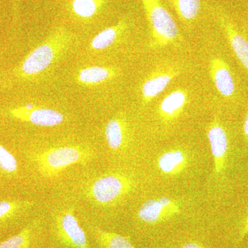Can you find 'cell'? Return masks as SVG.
Wrapping results in <instances>:
<instances>
[{
  "instance_id": "8992f818",
  "label": "cell",
  "mask_w": 248,
  "mask_h": 248,
  "mask_svg": "<svg viewBox=\"0 0 248 248\" xmlns=\"http://www.w3.org/2000/svg\"><path fill=\"white\" fill-rule=\"evenodd\" d=\"M133 187L130 178L122 174H108L98 178L86 188L88 198L100 206L107 207L120 202Z\"/></svg>"
},
{
  "instance_id": "9a60e30c",
  "label": "cell",
  "mask_w": 248,
  "mask_h": 248,
  "mask_svg": "<svg viewBox=\"0 0 248 248\" xmlns=\"http://www.w3.org/2000/svg\"><path fill=\"white\" fill-rule=\"evenodd\" d=\"M188 159L185 152L174 149L165 152L157 160L158 168L166 175L175 176L187 167Z\"/></svg>"
},
{
  "instance_id": "52a82bcc",
  "label": "cell",
  "mask_w": 248,
  "mask_h": 248,
  "mask_svg": "<svg viewBox=\"0 0 248 248\" xmlns=\"http://www.w3.org/2000/svg\"><path fill=\"white\" fill-rule=\"evenodd\" d=\"M182 72V66L174 62L161 63L148 74L141 86V99L143 106L148 105L164 92L169 85Z\"/></svg>"
},
{
  "instance_id": "5bb4252c",
  "label": "cell",
  "mask_w": 248,
  "mask_h": 248,
  "mask_svg": "<svg viewBox=\"0 0 248 248\" xmlns=\"http://www.w3.org/2000/svg\"><path fill=\"white\" fill-rule=\"evenodd\" d=\"M128 29V21L121 19L115 25L104 29L94 36L90 43L91 49L101 51L110 48L115 45Z\"/></svg>"
},
{
  "instance_id": "9c48e42d",
  "label": "cell",
  "mask_w": 248,
  "mask_h": 248,
  "mask_svg": "<svg viewBox=\"0 0 248 248\" xmlns=\"http://www.w3.org/2000/svg\"><path fill=\"white\" fill-rule=\"evenodd\" d=\"M207 135L213 156L215 172L217 175H219L226 169L229 149L228 130L219 116H214L211 123L209 124Z\"/></svg>"
},
{
  "instance_id": "44dd1931",
  "label": "cell",
  "mask_w": 248,
  "mask_h": 248,
  "mask_svg": "<svg viewBox=\"0 0 248 248\" xmlns=\"http://www.w3.org/2000/svg\"><path fill=\"white\" fill-rule=\"evenodd\" d=\"M34 224L28 225L19 234L0 243V248H29Z\"/></svg>"
},
{
  "instance_id": "d4e9b609",
  "label": "cell",
  "mask_w": 248,
  "mask_h": 248,
  "mask_svg": "<svg viewBox=\"0 0 248 248\" xmlns=\"http://www.w3.org/2000/svg\"><path fill=\"white\" fill-rule=\"evenodd\" d=\"M248 234V215L246 217V219L243 225L242 228H241V231L239 233V241H242L244 239L245 236Z\"/></svg>"
},
{
  "instance_id": "ffe728a7",
  "label": "cell",
  "mask_w": 248,
  "mask_h": 248,
  "mask_svg": "<svg viewBox=\"0 0 248 248\" xmlns=\"http://www.w3.org/2000/svg\"><path fill=\"white\" fill-rule=\"evenodd\" d=\"M33 203L24 201H2L0 202V222L9 219L21 212L30 208Z\"/></svg>"
},
{
  "instance_id": "30bf717a",
  "label": "cell",
  "mask_w": 248,
  "mask_h": 248,
  "mask_svg": "<svg viewBox=\"0 0 248 248\" xmlns=\"http://www.w3.org/2000/svg\"><path fill=\"white\" fill-rule=\"evenodd\" d=\"M180 206L169 197H161L147 201L138 212V217L143 223L156 224L169 219L180 213Z\"/></svg>"
},
{
  "instance_id": "2e32d148",
  "label": "cell",
  "mask_w": 248,
  "mask_h": 248,
  "mask_svg": "<svg viewBox=\"0 0 248 248\" xmlns=\"http://www.w3.org/2000/svg\"><path fill=\"white\" fill-rule=\"evenodd\" d=\"M106 4L107 0H71L68 10L80 20L89 21L97 16Z\"/></svg>"
},
{
  "instance_id": "277c9868",
  "label": "cell",
  "mask_w": 248,
  "mask_h": 248,
  "mask_svg": "<svg viewBox=\"0 0 248 248\" xmlns=\"http://www.w3.org/2000/svg\"><path fill=\"white\" fill-rule=\"evenodd\" d=\"M93 157L92 151L80 146L54 147L31 155V159L42 177H56L66 168L86 164Z\"/></svg>"
},
{
  "instance_id": "4316f807",
  "label": "cell",
  "mask_w": 248,
  "mask_h": 248,
  "mask_svg": "<svg viewBox=\"0 0 248 248\" xmlns=\"http://www.w3.org/2000/svg\"><path fill=\"white\" fill-rule=\"evenodd\" d=\"M12 1L13 6H14L15 17H16V19H17L18 6H19V3L20 0H12Z\"/></svg>"
},
{
  "instance_id": "6da1fadb",
  "label": "cell",
  "mask_w": 248,
  "mask_h": 248,
  "mask_svg": "<svg viewBox=\"0 0 248 248\" xmlns=\"http://www.w3.org/2000/svg\"><path fill=\"white\" fill-rule=\"evenodd\" d=\"M74 41L75 35L66 27L55 28L15 68V78L21 81L37 79L65 56Z\"/></svg>"
},
{
  "instance_id": "7a4b0ae2",
  "label": "cell",
  "mask_w": 248,
  "mask_h": 248,
  "mask_svg": "<svg viewBox=\"0 0 248 248\" xmlns=\"http://www.w3.org/2000/svg\"><path fill=\"white\" fill-rule=\"evenodd\" d=\"M209 73L218 95L232 107L244 104L248 87L231 60L223 53L214 55L209 60Z\"/></svg>"
},
{
  "instance_id": "7402d4cb",
  "label": "cell",
  "mask_w": 248,
  "mask_h": 248,
  "mask_svg": "<svg viewBox=\"0 0 248 248\" xmlns=\"http://www.w3.org/2000/svg\"><path fill=\"white\" fill-rule=\"evenodd\" d=\"M17 159L2 145L0 144V174L14 177L17 174Z\"/></svg>"
},
{
  "instance_id": "8fae6325",
  "label": "cell",
  "mask_w": 248,
  "mask_h": 248,
  "mask_svg": "<svg viewBox=\"0 0 248 248\" xmlns=\"http://www.w3.org/2000/svg\"><path fill=\"white\" fill-rule=\"evenodd\" d=\"M8 115L15 120L28 122L40 127H54L63 123L64 116L55 109L36 107L28 110L24 107L8 110Z\"/></svg>"
},
{
  "instance_id": "3957f363",
  "label": "cell",
  "mask_w": 248,
  "mask_h": 248,
  "mask_svg": "<svg viewBox=\"0 0 248 248\" xmlns=\"http://www.w3.org/2000/svg\"><path fill=\"white\" fill-rule=\"evenodd\" d=\"M149 27V48L160 50L177 45L182 36L174 18L161 0H141Z\"/></svg>"
},
{
  "instance_id": "e0dca14e",
  "label": "cell",
  "mask_w": 248,
  "mask_h": 248,
  "mask_svg": "<svg viewBox=\"0 0 248 248\" xmlns=\"http://www.w3.org/2000/svg\"><path fill=\"white\" fill-rule=\"evenodd\" d=\"M126 127L120 117L109 120L105 127V138L108 146L112 151H119L126 141Z\"/></svg>"
},
{
  "instance_id": "484cf974",
  "label": "cell",
  "mask_w": 248,
  "mask_h": 248,
  "mask_svg": "<svg viewBox=\"0 0 248 248\" xmlns=\"http://www.w3.org/2000/svg\"><path fill=\"white\" fill-rule=\"evenodd\" d=\"M180 248H203L201 246L200 244H197V243L191 242L187 243L182 246Z\"/></svg>"
},
{
  "instance_id": "cb8c5ba5",
  "label": "cell",
  "mask_w": 248,
  "mask_h": 248,
  "mask_svg": "<svg viewBox=\"0 0 248 248\" xmlns=\"http://www.w3.org/2000/svg\"><path fill=\"white\" fill-rule=\"evenodd\" d=\"M11 79L5 74L4 72L0 71V89H5L9 88L11 85Z\"/></svg>"
},
{
  "instance_id": "ac0fdd59",
  "label": "cell",
  "mask_w": 248,
  "mask_h": 248,
  "mask_svg": "<svg viewBox=\"0 0 248 248\" xmlns=\"http://www.w3.org/2000/svg\"><path fill=\"white\" fill-rule=\"evenodd\" d=\"M182 22L191 24L198 17L201 11V0H169Z\"/></svg>"
},
{
  "instance_id": "5b68a950",
  "label": "cell",
  "mask_w": 248,
  "mask_h": 248,
  "mask_svg": "<svg viewBox=\"0 0 248 248\" xmlns=\"http://www.w3.org/2000/svg\"><path fill=\"white\" fill-rule=\"evenodd\" d=\"M216 16L225 41L248 81V24L238 22L222 10Z\"/></svg>"
},
{
  "instance_id": "ba28073f",
  "label": "cell",
  "mask_w": 248,
  "mask_h": 248,
  "mask_svg": "<svg viewBox=\"0 0 248 248\" xmlns=\"http://www.w3.org/2000/svg\"><path fill=\"white\" fill-rule=\"evenodd\" d=\"M54 228L59 242L66 248H89L86 234L79 226L73 209L54 216Z\"/></svg>"
},
{
  "instance_id": "d6986e66",
  "label": "cell",
  "mask_w": 248,
  "mask_h": 248,
  "mask_svg": "<svg viewBox=\"0 0 248 248\" xmlns=\"http://www.w3.org/2000/svg\"><path fill=\"white\" fill-rule=\"evenodd\" d=\"M95 235L102 248H135L128 238L96 228Z\"/></svg>"
},
{
  "instance_id": "7c38bea8",
  "label": "cell",
  "mask_w": 248,
  "mask_h": 248,
  "mask_svg": "<svg viewBox=\"0 0 248 248\" xmlns=\"http://www.w3.org/2000/svg\"><path fill=\"white\" fill-rule=\"evenodd\" d=\"M189 101V93L186 89H177L168 94L160 102L157 113L165 124L177 120Z\"/></svg>"
},
{
  "instance_id": "603a6c76",
  "label": "cell",
  "mask_w": 248,
  "mask_h": 248,
  "mask_svg": "<svg viewBox=\"0 0 248 248\" xmlns=\"http://www.w3.org/2000/svg\"><path fill=\"white\" fill-rule=\"evenodd\" d=\"M245 114L243 118L242 124H241V135L244 141L248 143V97L244 102Z\"/></svg>"
},
{
  "instance_id": "4fadbf2b",
  "label": "cell",
  "mask_w": 248,
  "mask_h": 248,
  "mask_svg": "<svg viewBox=\"0 0 248 248\" xmlns=\"http://www.w3.org/2000/svg\"><path fill=\"white\" fill-rule=\"evenodd\" d=\"M119 75L120 71L115 67L88 66L78 71L76 79L81 86L92 87L115 79Z\"/></svg>"
}]
</instances>
